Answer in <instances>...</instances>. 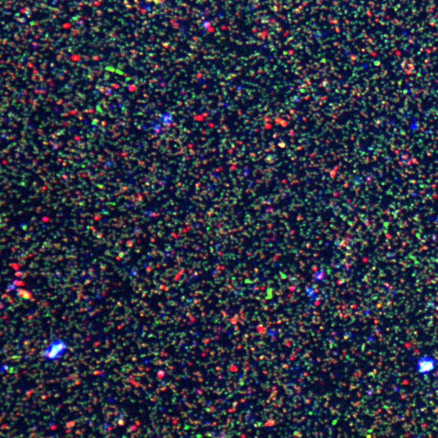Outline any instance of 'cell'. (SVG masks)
Returning <instances> with one entry per match:
<instances>
[{
	"mask_svg": "<svg viewBox=\"0 0 438 438\" xmlns=\"http://www.w3.org/2000/svg\"><path fill=\"white\" fill-rule=\"evenodd\" d=\"M437 360L432 356H423L416 363V370L420 375H429L436 369Z\"/></svg>",
	"mask_w": 438,
	"mask_h": 438,
	"instance_id": "obj_2",
	"label": "cell"
},
{
	"mask_svg": "<svg viewBox=\"0 0 438 438\" xmlns=\"http://www.w3.org/2000/svg\"><path fill=\"white\" fill-rule=\"evenodd\" d=\"M69 345L62 339H55L45 348L43 357L47 361H56L67 353Z\"/></svg>",
	"mask_w": 438,
	"mask_h": 438,
	"instance_id": "obj_1",
	"label": "cell"
}]
</instances>
